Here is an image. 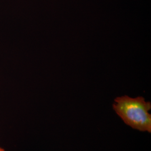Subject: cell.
Wrapping results in <instances>:
<instances>
[{"instance_id":"cell-1","label":"cell","mask_w":151,"mask_h":151,"mask_svg":"<svg viewBox=\"0 0 151 151\" xmlns=\"http://www.w3.org/2000/svg\"><path fill=\"white\" fill-rule=\"evenodd\" d=\"M113 108L125 124L133 129L151 133V103L144 97L127 95L116 97Z\"/></svg>"},{"instance_id":"cell-2","label":"cell","mask_w":151,"mask_h":151,"mask_svg":"<svg viewBox=\"0 0 151 151\" xmlns=\"http://www.w3.org/2000/svg\"><path fill=\"white\" fill-rule=\"evenodd\" d=\"M0 151H5V150L3 148H2V147H0Z\"/></svg>"}]
</instances>
